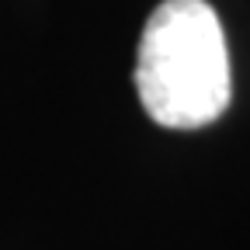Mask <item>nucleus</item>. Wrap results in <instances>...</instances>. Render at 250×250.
I'll return each instance as SVG.
<instances>
[{"label":"nucleus","mask_w":250,"mask_h":250,"mask_svg":"<svg viewBox=\"0 0 250 250\" xmlns=\"http://www.w3.org/2000/svg\"><path fill=\"white\" fill-rule=\"evenodd\" d=\"M136 90L164 129H202L229 108V45L208 0H164L146 18Z\"/></svg>","instance_id":"1"}]
</instances>
